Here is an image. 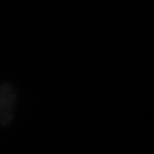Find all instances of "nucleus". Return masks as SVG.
Instances as JSON below:
<instances>
[{"mask_svg":"<svg viewBox=\"0 0 154 154\" xmlns=\"http://www.w3.org/2000/svg\"><path fill=\"white\" fill-rule=\"evenodd\" d=\"M15 102V94L8 86L0 87V121L7 122Z\"/></svg>","mask_w":154,"mask_h":154,"instance_id":"obj_1","label":"nucleus"}]
</instances>
